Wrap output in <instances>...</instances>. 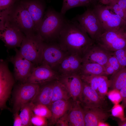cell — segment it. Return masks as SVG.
I'll return each instance as SVG.
<instances>
[{"label":"cell","instance_id":"cell-16","mask_svg":"<svg viewBox=\"0 0 126 126\" xmlns=\"http://www.w3.org/2000/svg\"><path fill=\"white\" fill-rule=\"evenodd\" d=\"M29 13L34 22L35 32L38 33L44 14L45 6L41 0H21Z\"/></svg>","mask_w":126,"mask_h":126},{"label":"cell","instance_id":"cell-39","mask_svg":"<svg viewBox=\"0 0 126 126\" xmlns=\"http://www.w3.org/2000/svg\"><path fill=\"white\" fill-rule=\"evenodd\" d=\"M14 114V121L13 126H23L21 119L18 112H16Z\"/></svg>","mask_w":126,"mask_h":126},{"label":"cell","instance_id":"cell-30","mask_svg":"<svg viewBox=\"0 0 126 126\" xmlns=\"http://www.w3.org/2000/svg\"><path fill=\"white\" fill-rule=\"evenodd\" d=\"M113 55L118 60L121 68L126 67V47L114 52Z\"/></svg>","mask_w":126,"mask_h":126},{"label":"cell","instance_id":"cell-7","mask_svg":"<svg viewBox=\"0 0 126 126\" xmlns=\"http://www.w3.org/2000/svg\"><path fill=\"white\" fill-rule=\"evenodd\" d=\"M72 19L79 23L95 42L104 32L99 19L91 7H88L83 14Z\"/></svg>","mask_w":126,"mask_h":126},{"label":"cell","instance_id":"cell-26","mask_svg":"<svg viewBox=\"0 0 126 126\" xmlns=\"http://www.w3.org/2000/svg\"><path fill=\"white\" fill-rule=\"evenodd\" d=\"M34 105L31 101L24 104L21 107L19 115L23 126H32L31 119L34 113L33 109Z\"/></svg>","mask_w":126,"mask_h":126},{"label":"cell","instance_id":"cell-9","mask_svg":"<svg viewBox=\"0 0 126 126\" xmlns=\"http://www.w3.org/2000/svg\"><path fill=\"white\" fill-rule=\"evenodd\" d=\"M39 86V84L27 82L20 83L18 85L13 95V114L18 112L23 105L33 99Z\"/></svg>","mask_w":126,"mask_h":126},{"label":"cell","instance_id":"cell-20","mask_svg":"<svg viewBox=\"0 0 126 126\" xmlns=\"http://www.w3.org/2000/svg\"><path fill=\"white\" fill-rule=\"evenodd\" d=\"M73 104L70 101L59 100L52 103L48 107L51 114V122L52 124L57 122L60 119L67 115Z\"/></svg>","mask_w":126,"mask_h":126},{"label":"cell","instance_id":"cell-18","mask_svg":"<svg viewBox=\"0 0 126 126\" xmlns=\"http://www.w3.org/2000/svg\"><path fill=\"white\" fill-rule=\"evenodd\" d=\"M82 63V58L79 56L69 55L62 61L57 72L60 75L79 74Z\"/></svg>","mask_w":126,"mask_h":126},{"label":"cell","instance_id":"cell-44","mask_svg":"<svg viewBox=\"0 0 126 126\" xmlns=\"http://www.w3.org/2000/svg\"><path fill=\"white\" fill-rule=\"evenodd\" d=\"M124 29H125V31H126V27H125V28Z\"/></svg>","mask_w":126,"mask_h":126},{"label":"cell","instance_id":"cell-27","mask_svg":"<svg viewBox=\"0 0 126 126\" xmlns=\"http://www.w3.org/2000/svg\"><path fill=\"white\" fill-rule=\"evenodd\" d=\"M106 76H99L98 77L97 92L102 97L107 93L108 88L110 87V80Z\"/></svg>","mask_w":126,"mask_h":126},{"label":"cell","instance_id":"cell-29","mask_svg":"<svg viewBox=\"0 0 126 126\" xmlns=\"http://www.w3.org/2000/svg\"><path fill=\"white\" fill-rule=\"evenodd\" d=\"M82 6L79 0H63L60 13L64 15L69 10L76 7Z\"/></svg>","mask_w":126,"mask_h":126},{"label":"cell","instance_id":"cell-5","mask_svg":"<svg viewBox=\"0 0 126 126\" xmlns=\"http://www.w3.org/2000/svg\"><path fill=\"white\" fill-rule=\"evenodd\" d=\"M91 8L99 19L104 32L125 28L126 21L116 14L110 6L98 3Z\"/></svg>","mask_w":126,"mask_h":126},{"label":"cell","instance_id":"cell-8","mask_svg":"<svg viewBox=\"0 0 126 126\" xmlns=\"http://www.w3.org/2000/svg\"><path fill=\"white\" fill-rule=\"evenodd\" d=\"M0 38L8 48L20 47L25 35L18 28L5 19L0 17Z\"/></svg>","mask_w":126,"mask_h":126},{"label":"cell","instance_id":"cell-3","mask_svg":"<svg viewBox=\"0 0 126 126\" xmlns=\"http://www.w3.org/2000/svg\"><path fill=\"white\" fill-rule=\"evenodd\" d=\"M0 17L8 21L19 28L25 36L37 33L31 15L21 0L9 9L0 12Z\"/></svg>","mask_w":126,"mask_h":126},{"label":"cell","instance_id":"cell-34","mask_svg":"<svg viewBox=\"0 0 126 126\" xmlns=\"http://www.w3.org/2000/svg\"><path fill=\"white\" fill-rule=\"evenodd\" d=\"M20 0H0V12L8 10Z\"/></svg>","mask_w":126,"mask_h":126},{"label":"cell","instance_id":"cell-43","mask_svg":"<svg viewBox=\"0 0 126 126\" xmlns=\"http://www.w3.org/2000/svg\"><path fill=\"white\" fill-rule=\"evenodd\" d=\"M108 124L105 123V122H102L100 123L98 126H108Z\"/></svg>","mask_w":126,"mask_h":126},{"label":"cell","instance_id":"cell-21","mask_svg":"<svg viewBox=\"0 0 126 126\" xmlns=\"http://www.w3.org/2000/svg\"><path fill=\"white\" fill-rule=\"evenodd\" d=\"M55 80L40 85L37 93L31 101L34 105L40 104L48 107L51 104L53 84Z\"/></svg>","mask_w":126,"mask_h":126},{"label":"cell","instance_id":"cell-1","mask_svg":"<svg viewBox=\"0 0 126 126\" xmlns=\"http://www.w3.org/2000/svg\"><path fill=\"white\" fill-rule=\"evenodd\" d=\"M57 42L69 55H77L82 58L95 42L79 23L72 19H66Z\"/></svg>","mask_w":126,"mask_h":126},{"label":"cell","instance_id":"cell-28","mask_svg":"<svg viewBox=\"0 0 126 126\" xmlns=\"http://www.w3.org/2000/svg\"><path fill=\"white\" fill-rule=\"evenodd\" d=\"M34 114L44 117L50 118L51 114L49 107L41 104L34 105L33 109Z\"/></svg>","mask_w":126,"mask_h":126},{"label":"cell","instance_id":"cell-2","mask_svg":"<svg viewBox=\"0 0 126 126\" xmlns=\"http://www.w3.org/2000/svg\"><path fill=\"white\" fill-rule=\"evenodd\" d=\"M64 15L52 8L44 13L38 34L45 42H57L66 19Z\"/></svg>","mask_w":126,"mask_h":126},{"label":"cell","instance_id":"cell-37","mask_svg":"<svg viewBox=\"0 0 126 126\" xmlns=\"http://www.w3.org/2000/svg\"><path fill=\"white\" fill-rule=\"evenodd\" d=\"M82 6L88 7H92L99 3L98 0H79Z\"/></svg>","mask_w":126,"mask_h":126},{"label":"cell","instance_id":"cell-23","mask_svg":"<svg viewBox=\"0 0 126 126\" xmlns=\"http://www.w3.org/2000/svg\"><path fill=\"white\" fill-rule=\"evenodd\" d=\"M79 74L85 75H107L104 66L92 63H82Z\"/></svg>","mask_w":126,"mask_h":126},{"label":"cell","instance_id":"cell-25","mask_svg":"<svg viewBox=\"0 0 126 126\" xmlns=\"http://www.w3.org/2000/svg\"><path fill=\"white\" fill-rule=\"evenodd\" d=\"M110 81L109 87L120 90L126 84V67L121 68L112 75Z\"/></svg>","mask_w":126,"mask_h":126},{"label":"cell","instance_id":"cell-10","mask_svg":"<svg viewBox=\"0 0 126 126\" xmlns=\"http://www.w3.org/2000/svg\"><path fill=\"white\" fill-rule=\"evenodd\" d=\"M15 78L10 70L7 62L0 61V108L7 109L6 103L15 83Z\"/></svg>","mask_w":126,"mask_h":126},{"label":"cell","instance_id":"cell-24","mask_svg":"<svg viewBox=\"0 0 126 126\" xmlns=\"http://www.w3.org/2000/svg\"><path fill=\"white\" fill-rule=\"evenodd\" d=\"M71 97L68 91L65 86L58 80H55L53 87L51 104L58 100H69Z\"/></svg>","mask_w":126,"mask_h":126},{"label":"cell","instance_id":"cell-14","mask_svg":"<svg viewBox=\"0 0 126 126\" xmlns=\"http://www.w3.org/2000/svg\"><path fill=\"white\" fill-rule=\"evenodd\" d=\"M113 52L104 48L95 42L89 49L82 58L83 63H95L104 66Z\"/></svg>","mask_w":126,"mask_h":126},{"label":"cell","instance_id":"cell-40","mask_svg":"<svg viewBox=\"0 0 126 126\" xmlns=\"http://www.w3.org/2000/svg\"><path fill=\"white\" fill-rule=\"evenodd\" d=\"M118 5L126 11V0H116Z\"/></svg>","mask_w":126,"mask_h":126},{"label":"cell","instance_id":"cell-42","mask_svg":"<svg viewBox=\"0 0 126 126\" xmlns=\"http://www.w3.org/2000/svg\"><path fill=\"white\" fill-rule=\"evenodd\" d=\"M119 126H126V119L123 121H121L118 124Z\"/></svg>","mask_w":126,"mask_h":126},{"label":"cell","instance_id":"cell-32","mask_svg":"<svg viewBox=\"0 0 126 126\" xmlns=\"http://www.w3.org/2000/svg\"><path fill=\"white\" fill-rule=\"evenodd\" d=\"M124 108L121 105L118 104H115L112 109V115L119 118L122 121L126 119L125 117Z\"/></svg>","mask_w":126,"mask_h":126},{"label":"cell","instance_id":"cell-4","mask_svg":"<svg viewBox=\"0 0 126 126\" xmlns=\"http://www.w3.org/2000/svg\"><path fill=\"white\" fill-rule=\"evenodd\" d=\"M45 44L38 34H30L24 37L19 51L23 56L38 66L41 64Z\"/></svg>","mask_w":126,"mask_h":126},{"label":"cell","instance_id":"cell-36","mask_svg":"<svg viewBox=\"0 0 126 126\" xmlns=\"http://www.w3.org/2000/svg\"><path fill=\"white\" fill-rule=\"evenodd\" d=\"M106 64L113 68L115 73L121 68L118 60L113 55L110 57Z\"/></svg>","mask_w":126,"mask_h":126},{"label":"cell","instance_id":"cell-11","mask_svg":"<svg viewBox=\"0 0 126 126\" xmlns=\"http://www.w3.org/2000/svg\"><path fill=\"white\" fill-rule=\"evenodd\" d=\"M16 54L9 57V61L14 66V77L15 80L20 83L27 82L35 66L20 53L19 50L14 48Z\"/></svg>","mask_w":126,"mask_h":126},{"label":"cell","instance_id":"cell-17","mask_svg":"<svg viewBox=\"0 0 126 126\" xmlns=\"http://www.w3.org/2000/svg\"><path fill=\"white\" fill-rule=\"evenodd\" d=\"M79 102L84 108L101 107L103 103L102 97L89 85L83 81Z\"/></svg>","mask_w":126,"mask_h":126},{"label":"cell","instance_id":"cell-13","mask_svg":"<svg viewBox=\"0 0 126 126\" xmlns=\"http://www.w3.org/2000/svg\"><path fill=\"white\" fill-rule=\"evenodd\" d=\"M60 75L48 66L44 64L35 67L27 82L41 85L58 80Z\"/></svg>","mask_w":126,"mask_h":126},{"label":"cell","instance_id":"cell-6","mask_svg":"<svg viewBox=\"0 0 126 126\" xmlns=\"http://www.w3.org/2000/svg\"><path fill=\"white\" fill-rule=\"evenodd\" d=\"M95 42L106 49L114 52L126 47V32L124 28L105 31Z\"/></svg>","mask_w":126,"mask_h":126},{"label":"cell","instance_id":"cell-22","mask_svg":"<svg viewBox=\"0 0 126 126\" xmlns=\"http://www.w3.org/2000/svg\"><path fill=\"white\" fill-rule=\"evenodd\" d=\"M65 119L68 126H85L83 108L79 101L75 102Z\"/></svg>","mask_w":126,"mask_h":126},{"label":"cell","instance_id":"cell-19","mask_svg":"<svg viewBox=\"0 0 126 126\" xmlns=\"http://www.w3.org/2000/svg\"><path fill=\"white\" fill-rule=\"evenodd\" d=\"M85 126H97L108 119V113L101 107H83Z\"/></svg>","mask_w":126,"mask_h":126},{"label":"cell","instance_id":"cell-41","mask_svg":"<svg viewBox=\"0 0 126 126\" xmlns=\"http://www.w3.org/2000/svg\"><path fill=\"white\" fill-rule=\"evenodd\" d=\"M112 0H98L99 2L103 4L108 5Z\"/></svg>","mask_w":126,"mask_h":126},{"label":"cell","instance_id":"cell-35","mask_svg":"<svg viewBox=\"0 0 126 126\" xmlns=\"http://www.w3.org/2000/svg\"><path fill=\"white\" fill-rule=\"evenodd\" d=\"M45 118L34 113L31 119L32 125L36 126H41L46 125V121Z\"/></svg>","mask_w":126,"mask_h":126},{"label":"cell","instance_id":"cell-38","mask_svg":"<svg viewBox=\"0 0 126 126\" xmlns=\"http://www.w3.org/2000/svg\"><path fill=\"white\" fill-rule=\"evenodd\" d=\"M122 97V105L126 109V84L120 90Z\"/></svg>","mask_w":126,"mask_h":126},{"label":"cell","instance_id":"cell-33","mask_svg":"<svg viewBox=\"0 0 126 126\" xmlns=\"http://www.w3.org/2000/svg\"><path fill=\"white\" fill-rule=\"evenodd\" d=\"M108 94L110 100L115 104H118L122 101V97L119 90L113 89Z\"/></svg>","mask_w":126,"mask_h":126},{"label":"cell","instance_id":"cell-31","mask_svg":"<svg viewBox=\"0 0 126 126\" xmlns=\"http://www.w3.org/2000/svg\"><path fill=\"white\" fill-rule=\"evenodd\" d=\"M108 5L111 7L116 14L126 21V11L118 5L116 0H112Z\"/></svg>","mask_w":126,"mask_h":126},{"label":"cell","instance_id":"cell-12","mask_svg":"<svg viewBox=\"0 0 126 126\" xmlns=\"http://www.w3.org/2000/svg\"><path fill=\"white\" fill-rule=\"evenodd\" d=\"M69 55L57 42H45L40 64L47 65L57 72L62 61Z\"/></svg>","mask_w":126,"mask_h":126},{"label":"cell","instance_id":"cell-15","mask_svg":"<svg viewBox=\"0 0 126 126\" xmlns=\"http://www.w3.org/2000/svg\"><path fill=\"white\" fill-rule=\"evenodd\" d=\"M58 80L66 87L74 101H78L83 86V81L79 74L60 75Z\"/></svg>","mask_w":126,"mask_h":126}]
</instances>
